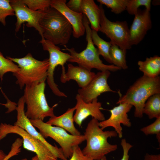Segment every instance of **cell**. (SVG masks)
Instances as JSON below:
<instances>
[{
  "label": "cell",
  "mask_w": 160,
  "mask_h": 160,
  "mask_svg": "<svg viewBox=\"0 0 160 160\" xmlns=\"http://www.w3.org/2000/svg\"><path fill=\"white\" fill-rule=\"evenodd\" d=\"M82 0H70L67 3V6L71 10L76 12L81 13V3Z\"/></svg>",
  "instance_id": "836d02e7"
},
{
  "label": "cell",
  "mask_w": 160,
  "mask_h": 160,
  "mask_svg": "<svg viewBox=\"0 0 160 160\" xmlns=\"http://www.w3.org/2000/svg\"><path fill=\"white\" fill-rule=\"evenodd\" d=\"M69 160H92L85 156L79 145L75 146L71 156Z\"/></svg>",
  "instance_id": "1f68e13d"
},
{
  "label": "cell",
  "mask_w": 160,
  "mask_h": 160,
  "mask_svg": "<svg viewBox=\"0 0 160 160\" xmlns=\"http://www.w3.org/2000/svg\"><path fill=\"white\" fill-rule=\"evenodd\" d=\"M110 74L109 71L98 72L88 85L78 90V94L85 102L89 103L97 98L103 93L116 92L110 88L108 83V79Z\"/></svg>",
  "instance_id": "4fadbf2b"
},
{
  "label": "cell",
  "mask_w": 160,
  "mask_h": 160,
  "mask_svg": "<svg viewBox=\"0 0 160 160\" xmlns=\"http://www.w3.org/2000/svg\"><path fill=\"white\" fill-rule=\"evenodd\" d=\"M44 38L55 45L65 46L72 34V26L64 16L50 6L44 10L39 21Z\"/></svg>",
  "instance_id": "3957f363"
},
{
  "label": "cell",
  "mask_w": 160,
  "mask_h": 160,
  "mask_svg": "<svg viewBox=\"0 0 160 160\" xmlns=\"http://www.w3.org/2000/svg\"><path fill=\"white\" fill-rule=\"evenodd\" d=\"M144 160H160V154L146 153L144 156Z\"/></svg>",
  "instance_id": "e575fe53"
},
{
  "label": "cell",
  "mask_w": 160,
  "mask_h": 160,
  "mask_svg": "<svg viewBox=\"0 0 160 160\" xmlns=\"http://www.w3.org/2000/svg\"><path fill=\"white\" fill-rule=\"evenodd\" d=\"M129 0H97L102 5L111 9V11L118 14L126 10Z\"/></svg>",
  "instance_id": "d4e9b609"
},
{
  "label": "cell",
  "mask_w": 160,
  "mask_h": 160,
  "mask_svg": "<svg viewBox=\"0 0 160 160\" xmlns=\"http://www.w3.org/2000/svg\"><path fill=\"white\" fill-rule=\"evenodd\" d=\"M118 92L120 97L116 104H131L135 107L134 116L141 118L147 99L153 95L160 93V77L151 78L143 75L129 87L125 95L122 96L119 92Z\"/></svg>",
  "instance_id": "7a4b0ae2"
},
{
  "label": "cell",
  "mask_w": 160,
  "mask_h": 160,
  "mask_svg": "<svg viewBox=\"0 0 160 160\" xmlns=\"http://www.w3.org/2000/svg\"><path fill=\"white\" fill-rule=\"evenodd\" d=\"M22 145V138H17L12 144L10 151L3 160H8L12 157L17 155L21 152V147Z\"/></svg>",
  "instance_id": "4dcf8cb0"
},
{
  "label": "cell",
  "mask_w": 160,
  "mask_h": 160,
  "mask_svg": "<svg viewBox=\"0 0 160 160\" xmlns=\"http://www.w3.org/2000/svg\"><path fill=\"white\" fill-rule=\"evenodd\" d=\"M0 104H1V105H5V104H2V103H0Z\"/></svg>",
  "instance_id": "ab89813d"
},
{
  "label": "cell",
  "mask_w": 160,
  "mask_h": 160,
  "mask_svg": "<svg viewBox=\"0 0 160 160\" xmlns=\"http://www.w3.org/2000/svg\"><path fill=\"white\" fill-rule=\"evenodd\" d=\"M127 50L120 48L115 44H112L110 51V55L112 64L124 70L128 68L126 60Z\"/></svg>",
  "instance_id": "cb8c5ba5"
},
{
  "label": "cell",
  "mask_w": 160,
  "mask_h": 160,
  "mask_svg": "<svg viewBox=\"0 0 160 160\" xmlns=\"http://www.w3.org/2000/svg\"><path fill=\"white\" fill-rule=\"evenodd\" d=\"M7 155L2 150H0V160H3Z\"/></svg>",
  "instance_id": "d590c367"
},
{
  "label": "cell",
  "mask_w": 160,
  "mask_h": 160,
  "mask_svg": "<svg viewBox=\"0 0 160 160\" xmlns=\"http://www.w3.org/2000/svg\"><path fill=\"white\" fill-rule=\"evenodd\" d=\"M75 109V106L69 108L65 113L60 116L55 115L50 117L46 123L61 127L73 135H80V132L76 128L74 124L73 113Z\"/></svg>",
  "instance_id": "d6986e66"
},
{
  "label": "cell",
  "mask_w": 160,
  "mask_h": 160,
  "mask_svg": "<svg viewBox=\"0 0 160 160\" xmlns=\"http://www.w3.org/2000/svg\"><path fill=\"white\" fill-rule=\"evenodd\" d=\"M28 8L34 11H44L50 6V0H22Z\"/></svg>",
  "instance_id": "f1b7e54d"
},
{
  "label": "cell",
  "mask_w": 160,
  "mask_h": 160,
  "mask_svg": "<svg viewBox=\"0 0 160 160\" xmlns=\"http://www.w3.org/2000/svg\"><path fill=\"white\" fill-rule=\"evenodd\" d=\"M6 57L18 64L20 70L13 73V75L16 77V83L21 89L25 85L39 83L47 79L49 65V58L39 60L34 58L31 53L21 58Z\"/></svg>",
  "instance_id": "277c9868"
},
{
  "label": "cell",
  "mask_w": 160,
  "mask_h": 160,
  "mask_svg": "<svg viewBox=\"0 0 160 160\" xmlns=\"http://www.w3.org/2000/svg\"><path fill=\"white\" fill-rule=\"evenodd\" d=\"M100 10V28L99 31L104 33L110 39L112 44L126 50L131 49L129 41V29L126 21L112 22L105 16L102 4Z\"/></svg>",
  "instance_id": "9c48e42d"
},
{
  "label": "cell",
  "mask_w": 160,
  "mask_h": 160,
  "mask_svg": "<svg viewBox=\"0 0 160 160\" xmlns=\"http://www.w3.org/2000/svg\"><path fill=\"white\" fill-rule=\"evenodd\" d=\"M40 43L41 44L43 49L47 51L49 54V65L47 78L48 84L55 95L59 97H67V96L59 90L55 83L54 72L55 68L60 65L62 67V74L65 73L64 65L71 58V55L69 53L61 51L59 47L49 40L41 39Z\"/></svg>",
  "instance_id": "30bf717a"
},
{
  "label": "cell",
  "mask_w": 160,
  "mask_h": 160,
  "mask_svg": "<svg viewBox=\"0 0 160 160\" xmlns=\"http://www.w3.org/2000/svg\"><path fill=\"white\" fill-rule=\"evenodd\" d=\"M151 0H129L126 10L131 15H135L141 6H145V9L150 11Z\"/></svg>",
  "instance_id": "4316f807"
},
{
  "label": "cell",
  "mask_w": 160,
  "mask_h": 160,
  "mask_svg": "<svg viewBox=\"0 0 160 160\" xmlns=\"http://www.w3.org/2000/svg\"><path fill=\"white\" fill-rule=\"evenodd\" d=\"M137 64L139 70L143 73V75L153 78L160 74V57L158 55L147 57L144 61H139Z\"/></svg>",
  "instance_id": "44dd1931"
},
{
  "label": "cell",
  "mask_w": 160,
  "mask_h": 160,
  "mask_svg": "<svg viewBox=\"0 0 160 160\" xmlns=\"http://www.w3.org/2000/svg\"><path fill=\"white\" fill-rule=\"evenodd\" d=\"M143 113L150 119L160 117V93L153 95L147 99L144 107Z\"/></svg>",
  "instance_id": "7402d4cb"
},
{
  "label": "cell",
  "mask_w": 160,
  "mask_h": 160,
  "mask_svg": "<svg viewBox=\"0 0 160 160\" xmlns=\"http://www.w3.org/2000/svg\"><path fill=\"white\" fill-rule=\"evenodd\" d=\"M10 133L15 134L20 136L23 140V148L35 153L39 160H58V159L44 143L28 134L23 128L14 125L1 123L0 141Z\"/></svg>",
  "instance_id": "ba28073f"
},
{
  "label": "cell",
  "mask_w": 160,
  "mask_h": 160,
  "mask_svg": "<svg viewBox=\"0 0 160 160\" xmlns=\"http://www.w3.org/2000/svg\"><path fill=\"white\" fill-rule=\"evenodd\" d=\"M109 110L111 113L110 117L107 119L99 122L101 129L103 130L108 127H112L117 134L120 138L123 136L122 129L121 126L122 124L128 127H131L132 124L128 118L127 113L132 107V105L128 103H120Z\"/></svg>",
  "instance_id": "5bb4252c"
},
{
  "label": "cell",
  "mask_w": 160,
  "mask_h": 160,
  "mask_svg": "<svg viewBox=\"0 0 160 160\" xmlns=\"http://www.w3.org/2000/svg\"><path fill=\"white\" fill-rule=\"evenodd\" d=\"M151 3L153 5H158L160 4V0H153L151 1Z\"/></svg>",
  "instance_id": "8d00e7d4"
},
{
  "label": "cell",
  "mask_w": 160,
  "mask_h": 160,
  "mask_svg": "<svg viewBox=\"0 0 160 160\" xmlns=\"http://www.w3.org/2000/svg\"><path fill=\"white\" fill-rule=\"evenodd\" d=\"M97 32L92 30L91 36L94 45L97 47L100 55H102L108 62L112 64L110 55V51L112 44L110 42H107L100 38Z\"/></svg>",
  "instance_id": "603a6c76"
},
{
  "label": "cell",
  "mask_w": 160,
  "mask_h": 160,
  "mask_svg": "<svg viewBox=\"0 0 160 160\" xmlns=\"http://www.w3.org/2000/svg\"><path fill=\"white\" fill-rule=\"evenodd\" d=\"M20 70L18 65L9 59L5 57L0 52V79L1 81L4 75L8 72L13 73L17 72Z\"/></svg>",
  "instance_id": "484cf974"
},
{
  "label": "cell",
  "mask_w": 160,
  "mask_h": 160,
  "mask_svg": "<svg viewBox=\"0 0 160 160\" xmlns=\"http://www.w3.org/2000/svg\"><path fill=\"white\" fill-rule=\"evenodd\" d=\"M82 13L85 15L91 25L92 30L97 32L100 28V10L93 0H82Z\"/></svg>",
  "instance_id": "ffe728a7"
},
{
  "label": "cell",
  "mask_w": 160,
  "mask_h": 160,
  "mask_svg": "<svg viewBox=\"0 0 160 160\" xmlns=\"http://www.w3.org/2000/svg\"><path fill=\"white\" fill-rule=\"evenodd\" d=\"M99 121L93 118L88 123L84 132L86 145L82 150L83 154L92 160L99 159L116 150V144H110L109 138L117 136L114 130L103 131L100 127Z\"/></svg>",
  "instance_id": "6da1fadb"
},
{
  "label": "cell",
  "mask_w": 160,
  "mask_h": 160,
  "mask_svg": "<svg viewBox=\"0 0 160 160\" xmlns=\"http://www.w3.org/2000/svg\"><path fill=\"white\" fill-rule=\"evenodd\" d=\"M76 100L75 113L73 120L80 127L83 121L89 116L100 121L105 120L104 114L101 112L102 103L98 101L97 98L90 102H85L77 94L75 97Z\"/></svg>",
  "instance_id": "9a60e30c"
},
{
  "label": "cell",
  "mask_w": 160,
  "mask_h": 160,
  "mask_svg": "<svg viewBox=\"0 0 160 160\" xmlns=\"http://www.w3.org/2000/svg\"><path fill=\"white\" fill-rule=\"evenodd\" d=\"M83 20L86 29L87 47L79 53L77 52L73 47L69 48L65 47L64 50L68 51L71 56L68 62L76 63L78 66L91 71L93 68L100 71H109L114 72L121 69L113 64L107 65L103 63L100 58L97 48L95 47L92 42L91 36L92 29L89 25V23L84 14Z\"/></svg>",
  "instance_id": "5b68a950"
},
{
  "label": "cell",
  "mask_w": 160,
  "mask_h": 160,
  "mask_svg": "<svg viewBox=\"0 0 160 160\" xmlns=\"http://www.w3.org/2000/svg\"><path fill=\"white\" fill-rule=\"evenodd\" d=\"M25 104L23 97L22 96L19 99L17 106L15 108L17 111V121L14 125L23 128L28 134L41 141L57 159L68 160L61 148H58L49 143L32 125L30 119L25 115Z\"/></svg>",
  "instance_id": "7c38bea8"
},
{
  "label": "cell",
  "mask_w": 160,
  "mask_h": 160,
  "mask_svg": "<svg viewBox=\"0 0 160 160\" xmlns=\"http://www.w3.org/2000/svg\"><path fill=\"white\" fill-rule=\"evenodd\" d=\"M97 160H107V158L106 156H105L101 159Z\"/></svg>",
  "instance_id": "f35d334b"
},
{
  "label": "cell",
  "mask_w": 160,
  "mask_h": 160,
  "mask_svg": "<svg viewBox=\"0 0 160 160\" xmlns=\"http://www.w3.org/2000/svg\"><path fill=\"white\" fill-rule=\"evenodd\" d=\"M21 160H28L26 158H24L23 159H22ZM31 160H38V159L37 156L36 155V156L33 157L32 158Z\"/></svg>",
  "instance_id": "74e56055"
},
{
  "label": "cell",
  "mask_w": 160,
  "mask_h": 160,
  "mask_svg": "<svg viewBox=\"0 0 160 160\" xmlns=\"http://www.w3.org/2000/svg\"><path fill=\"white\" fill-rule=\"evenodd\" d=\"M129 29V41L131 46L138 44L152 27L150 11L139 9Z\"/></svg>",
  "instance_id": "2e32d148"
},
{
  "label": "cell",
  "mask_w": 160,
  "mask_h": 160,
  "mask_svg": "<svg viewBox=\"0 0 160 160\" xmlns=\"http://www.w3.org/2000/svg\"><path fill=\"white\" fill-rule=\"evenodd\" d=\"M67 71L61 74L60 80L65 83L71 80L75 81L80 88L86 87L91 81L96 73L79 66H74L71 63L67 65Z\"/></svg>",
  "instance_id": "ac0fdd59"
},
{
  "label": "cell",
  "mask_w": 160,
  "mask_h": 160,
  "mask_svg": "<svg viewBox=\"0 0 160 160\" xmlns=\"http://www.w3.org/2000/svg\"><path fill=\"white\" fill-rule=\"evenodd\" d=\"M14 15L15 12L10 4L9 0H0V22L5 26L6 17Z\"/></svg>",
  "instance_id": "83f0119b"
},
{
  "label": "cell",
  "mask_w": 160,
  "mask_h": 160,
  "mask_svg": "<svg viewBox=\"0 0 160 160\" xmlns=\"http://www.w3.org/2000/svg\"><path fill=\"white\" fill-rule=\"evenodd\" d=\"M30 120L32 125L39 130L44 138L50 137L60 145L67 159L71 156L75 146L79 145L85 140L84 135H73L61 127L49 124L41 120Z\"/></svg>",
  "instance_id": "52a82bcc"
},
{
  "label": "cell",
  "mask_w": 160,
  "mask_h": 160,
  "mask_svg": "<svg viewBox=\"0 0 160 160\" xmlns=\"http://www.w3.org/2000/svg\"><path fill=\"white\" fill-rule=\"evenodd\" d=\"M145 135L155 134L158 142L160 143V117L156 119L153 123L140 129Z\"/></svg>",
  "instance_id": "f546056e"
},
{
  "label": "cell",
  "mask_w": 160,
  "mask_h": 160,
  "mask_svg": "<svg viewBox=\"0 0 160 160\" xmlns=\"http://www.w3.org/2000/svg\"><path fill=\"white\" fill-rule=\"evenodd\" d=\"M45 81L25 86L23 96L27 110L25 114L31 120L40 119L55 116L54 109L57 104L50 107L44 93Z\"/></svg>",
  "instance_id": "8992f818"
},
{
  "label": "cell",
  "mask_w": 160,
  "mask_h": 160,
  "mask_svg": "<svg viewBox=\"0 0 160 160\" xmlns=\"http://www.w3.org/2000/svg\"><path fill=\"white\" fill-rule=\"evenodd\" d=\"M66 2L65 0H50V6L64 16L72 26L73 37L79 38L83 36L86 32L83 20V14L71 10L67 6Z\"/></svg>",
  "instance_id": "e0dca14e"
},
{
  "label": "cell",
  "mask_w": 160,
  "mask_h": 160,
  "mask_svg": "<svg viewBox=\"0 0 160 160\" xmlns=\"http://www.w3.org/2000/svg\"><path fill=\"white\" fill-rule=\"evenodd\" d=\"M9 2L17 17L15 32L19 31L22 24L26 22L27 27L35 28L41 36V39H44L39 24V20L44 14V11H33L28 8L22 0H10Z\"/></svg>",
  "instance_id": "8fae6325"
},
{
  "label": "cell",
  "mask_w": 160,
  "mask_h": 160,
  "mask_svg": "<svg viewBox=\"0 0 160 160\" xmlns=\"http://www.w3.org/2000/svg\"><path fill=\"white\" fill-rule=\"evenodd\" d=\"M121 145L122 148L123 154L122 158L120 160H129V152L130 149L133 147V146L127 142L125 139L121 140Z\"/></svg>",
  "instance_id": "d6a6232c"
}]
</instances>
